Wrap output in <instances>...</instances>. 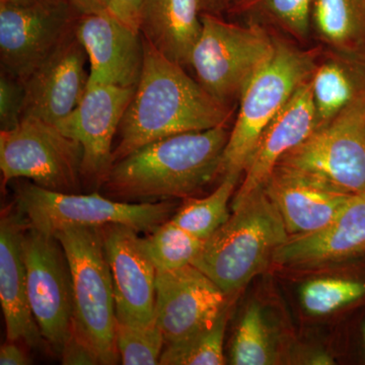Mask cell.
Wrapping results in <instances>:
<instances>
[{
	"label": "cell",
	"instance_id": "6da1fadb",
	"mask_svg": "<svg viewBox=\"0 0 365 365\" xmlns=\"http://www.w3.org/2000/svg\"><path fill=\"white\" fill-rule=\"evenodd\" d=\"M143 40V71L118 129L113 163L165 137L228 124L234 114L230 105L213 97L184 66Z\"/></svg>",
	"mask_w": 365,
	"mask_h": 365
},
{
	"label": "cell",
	"instance_id": "7a4b0ae2",
	"mask_svg": "<svg viewBox=\"0 0 365 365\" xmlns=\"http://www.w3.org/2000/svg\"><path fill=\"white\" fill-rule=\"evenodd\" d=\"M230 135L225 124L153 141L113 163L101 187L125 202L187 198L222 174Z\"/></svg>",
	"mask_w": 365,
	"mask_h": 365
},
{
	"label": "cell",
	"instance_id": "3957f363",
	"mask_svg": "<svg viewBox=\"0 0 365 365\" xmlns=\"http://www.w3.org/2000/svg\"><path fill=\"white\" fill-rule=\"evenodd\" d=\"M227 222L205 240L192 265L227 297L263 272L274 253L289 239L279 211L264 191L253 192Z\"/></svg>",
	"mask_w": 365,
	"mask_h": 365
},
{
	"label": "cell",
	"instance_id": "277c9868",
	"mask_svg": "<svg viewBox=\"0 0 365 365\" xmlns=\"http://www.w3.org/2000/svg\"><path fill=\"white\" fill-rule=\"evenodd\" d=\"M317 49L302 50L274 36L273 51L242 91L239 114L223 153L222 175L242 176L261 134L311 78L319 61Z\"/></svg>",
	"mask_w": 365,
	"mask_h": 365
},
{
	"label": "cell",
	"instance_id": "5b68a950",
	"mask_svg": "<svg viewBox=\"0 0 365 365\" xmlns=\"http://www.w3.org/2000/svg\"><path fill=\"white\" fill-rule=\"evenodd\" d=\"M53 235L61 244L71 268L73 332L98 364H116V304L101 227L68 225Z\"/></svg>",
	"mask_w": 365,
	"mask_h": 365
},
{
	"label": "cell",
	"instance_id": "8992f818",
	"mask_svg": "<svg viewBox=\"0 0 365 365\" xmlns=\"http://www.w3.org/2000/svg\"><path fill=\"white\" fill-rule=\"evenodd\" d=\"M200 36L189 66L201 86L220 102L230 105L241 97L261 66L273 51L274 36L256 21L241 26L201 14Z\"/></svg>",
	"mask_w": 365,
	"mask_h": 365
},
{
	"label": "cell",
	"instance_id": "52a82bcc",
	"mask_svg": "<svg viewBox=\"0 0 365 365\" xmlns=\"http://www.w3.org/2000/svg\"><path fill=\"white\" fill-rule=\"evenodd\" d=\"M16 205L29 227L49 235L68 225L102 227L113 223L150 234L170 220L175 210L170 201L125 202L98 193L50 191L33 182L18 184Z\"/></svg>",
	"mask_w": 365,
	"mask_h": 365
},
{
	"label": "cell",
	"instance_id": "ba28073f",
	"mask_svg": "<svg viewBox=\"0 0 365 365\" xmlns=\"http://www.w3.org/2000/svg\"><path fill=\"white\" fill-rule=\"evenodd\" d=\"M83 148L56 125L23 118L11 130L0 131L2 188L26 179L60 193H78L83 177Z\"/></svg>",
	"mask_w": 365,
	"mask_h": 365
},
{
	"label": "cell",
	"instance_id": "9c48e42d",
	"mask_svg": "<svg viewBox=\"0 0 365 365\" xmlns=\"http://www.w3.org/2000/svg\"><path fill=\"white\" fill-rule=\"evenodd\" d=\"M279 163L313 175L346 193L365 191V93L288 151Z\"/></svg>",
	"mask_w": 365,
	"mask_h": 365
},
{
	"label": "cell",
	"instance_id": "30bf717a",
	"mask_svg": "<svg viewBox=\"0 0 365 365\" xmlns=\"http://www.w3.org/2000/svg\"><path fill=\"white\" fill-rule=\"evenodd\" d=\"M31 311L53 351L61 354L74 328L71 268L58 240L26 227L23 240Z\"/></svg>",
	"mask_w": 365,
	"mask_h": 365
},
{
	"label": "cell",
	"instance_id": "8fae6325",
	"mask_svg": "<svg viewBox=\"0 0 365 365\" xmlns=\"http://www.w3.org/2000/svg\"><path fill=\"white\" fill-rule=\"evenodd\" d=\"M81 16L64 0L35 6L0 4L1 71L25 83L73 31Z\"/></svg>",
	"mask_w": 365,
	"mask_h": 365
},
{
	"label": "cell",
	"instance_id": "7c38bea8",
	"mask_svg": "<svg viewBox=\"0 0 365 365\" xmlns=\"http://www.w3.org/2000/svg\"><path fill=\"white\" fill-rule=\"evenodd\" d=\"M135 88L88 86L78 107L55 124L62 133L81 144L85 181L102 186L113 165V140Z\"/></svg>",
	"mask_w": 365,
	"mask_h": 365
},
{
	"label": "cell",
	"instance_id": "4fadbf2b",
	"mask_svg": "<svg viewBox=\"0 0 365 365\" xmlns=\"http://www.w3.org/2000/svg\"><path fill=\"white\" fill-rule=\"evenodd\" d=\"M114 285L117 322L150 327L155 322L157 269L144 248L143 237L125 225L101 227Z\"/></svg>",
	"mask_w": 365,
	"mask_h": 365
},
{
	"label": "cell",
	"instance_id": "5bb4252c",
	"mask_svg": "<svg viewBox=\"0 0 365 365\" xmlns=\"http://www.w3.org/2000/svg\"><path fill=\"white\" fill-rule=\"evenodd\" d=\"M155 285V322L165 344L211 328L227 309V295L193 265L158 272Z\"/></svg>",
	"mask_w": 365,
	"mask_h": 365
},
{
	"label": "cell",
	"instance_id": "9a60e30c",
	"mask_svg": "<svg viewBox=\"0 0 365 365\" xmlns=\"http://www.w3.org/2000/svg\"><path fill=\"white\" fill-rule=\"evenodd\" d=\"M74 32L90 60L88 86L136 88L144 57L140 31L106 11L81 14Z\"/></svg>",
	"mask_w": 365,
	"mask_h": 365
},
{
	"label": "cell",
	"instance_id": "2e32d148",
	"mask_svg": "<svg viewBox=\"0 0 365 365\" xmlns=\"http://www.w3.org/2000/svg\"><path fill=\"white\" fill-rule=\"evenodd\" d=\"M86 59L85 48L73 29L26 78L24 118H38L55 125L68 116L88 88Z\"/></svg>",
	"mask_w": 365,
	"mask_h": 365
},
{
	"label": "cell",
	"instance_id": "e0dca14e",
	"mask_svg": "<svg viewBox=\"0 0 365 365\" xmlns=\"http://www.w3.org/2000/svg\"><path fill=\"white\" fill-rule=\"evenodd\" d=\"M263 189L279 211L289 237L321 230L352 195L313 175L280 163L264 182Z\"/></svg>",
	"mask_w": 365,
	"mask_h": 365
},
{
	"label": "cell",
	"instance_id": "ac0fdd59",
	"mask_svg": "<svg viewBox=\"0 0 365 365\" xmlns=\"http://www.w3.org/2000/svg\"><path fill=\"white\" fill-rule=\"evenodd\" d=\"M365 253V191L352 194L328 225L309 235L289 237L273 262L287 267H318Z\"/></svg>",
	"mask_w": 365,
	"mask_h": 365
},
{
	"label": "cell",
	"instance_id": "d6986e66",
	"mask_svg": "<svg viewBox=\"0 0 365 365\" xmlns=\"http://www.w3.org/2000/svg\"><path fill=\"white\" fill-rule=\"evenodd\" d=\"M309 79L297 88L289 102L261 134L245 170L241 187L232 202V210L263 187L288 151L304 143L316 131V111Z\"/></svg>",
	"mask_w": 365,
	"mask_h": 365
},
{
	"label": "cell",
	"instance_id": "ffe728a7",
	"mask_svg": "<svg viewBox=\"0 0 365 365\" xmlns=\"http://www.w3.org/2000/svg\"><path fill=\"white\" fill-rule=\"evenodd\" d=\"M28 227L18 210L2 213L0 222V302L6 341L40 347L43 338L31 311L24 257V235Z\"/></svg>",
	"mask_w": 365,
	"mask_h": 365
},
{
	"label": "cell",
	"instance_id": "44dd1931",
	"mask_svg": "<svg viewBox=\"0 0 365 365\" xmlns=\"http://www.w3.org/2000/svg\"><path fill=\"white\" fill-rule=\"evenodd\" d=\"M201 14L199 0H144L139 31L167 58L189 66L202 29Z\"/></svg>",
	"mask_w": 365,
	"mask_h": 365
},
{
	"label": "cell",
	"instance_id": "7402d4cb",
	"mask_svg": "<svg viewBox=\"0 0 365 365\" xmlns=\"http://www.w3.org/2000/svg\"><path fill=\"white\" fill-rule=\"evenodd\" d=\"M309 81L319 129L365 93V62L331 51Z\"/></svg>",
	"mask_w": 365,
	"mask_h": 365
},
{
	"label": "cell",
	"instance_id": "603a6c76",
	"mask_svg": "<svg viewBox=\"0 0 365 365\" xmlns=\"http://www.w3.org/2000/svg\"><path fill=\"white\" fill-rule=\"evenodd\" d=\"M311 23L330 51L365 62V0H314Z\"/></svg>",
	"mask_w": 365,
	"mask_h": 365
},
{
	"label": "cell",
	"instance_id": "cb8c5ba5",
	"mask_svg": "<svg viewBox=\"0 0 365 365\" xmlns=\"http://www.w3.org/2000/svg\"><path fill=\"white\" fill-rule=\"evenodd\" d=\"M240 178L239 175H225L220 186L210 195L189 200L170 220L194 237L205 241L230 217L228 203Z\"/></svg>",
	"mask_w": 365,
	"mask_h": 365
},
{
	"label": "cell",
	"instance_id": "d4e9b609",
	"mask_svg": "<svg viewBox=\"0 0 365 365\" xmlns=\"http://www.w3.org/2000/svg\"><path fill=\"white\" fill-rule=\"evenodd\" d=\"M143 240L157 272L192 265L204 242L170 220L158 225Z\"/></svg>",
	"mask_w": 365,
	"mask_h": 365
},
{
	"label": "cell",
	"instance_id": "484cf974",
	"mask_svg": "<svg viewBox=\"0 0 365 365\" xmlns=\"http://www.w3.org/2000/svg\"><path fill=\"white\" fill-rule=\"evenodd\" d=\"M314 0H235V13L246 14L253 20L267 21L297 40H306L312 28Z\"/></svg>",
	"mask_w": 365,
	"mask_h": 365
},
{
	"label": "cell",
	"instance_id": "4316f807",
	"mask_svg": "<svg viewBox=\"0 0 365 365\" xmlns=\"http://www.w3.org/2000/svg\"><path fill=\"white\" fill-rule=\"evenodd\" d=\"M227 323V309L217 322L202 332L179 342L167 344L160 356L162 365L225 364L223 342Z\"/></svg>",
	"mask_w": 365,
	"mask_h": 365
},
{
	"label": "cell",
	"instance_id": "83f0119b",
	"mask_svg": "<svg viewBox=\"0 0 365 365\" xmlns=\"http://www.w3.org/2000/svg\"><path fill=\"white\" fill-rule=\"evenodd\" d=\"M232 364L268 365L275 362L273 343L260 306L253 304L245 312L232 344Z\"/></svg>",
	"mask_w": 365,
	"mask_h": 365
},
{
	"label": "cell",
	"instance_id": "f1b7e54d",
	"mask_svg": "<svg viewBox=\"0 0 365 365\" xmlns=\"http://www.w3.org/2000/svg\"><path fill=\"white\" fill-rule=\"evenodd\" d=\"M364 295L365 283L342 278L309 281L300 289L302 307L313 316L332 314L362 299Z\"/></svg>",
	"mask_w": 365,
	"mask_h": 365
},
{
	"label": "cell",
	"instance_id": "f546056e",
	"mask_svg": "<svg viewBox=\"0 0 365 365\" xmlns=\"http://www.w3.org/2000/svg\"><path fill=\"white\" fill-rule=\"evenodd\" d=\"M165 338L157 323L134 327L117 322L116 346L124 365L160 364Z\"/></svg>",
	"mask_w": 365,
	"mask_h": 365
},
{
	"label": "cell",
	"instance_id": "4dcf8cb0",
	"mask_svg": "<svg viewBox=\"0 0 365 365\" xmlns=\"http://www.w3.org/2000/svg\"><path fill=\"white\" fill-rule=\"evenodd\" d=\"M26 106V86L21 79L1 71L0 76V131L20 125Z\"/></svg>",
	"mask_w": 365,
	"mask_h": 365
},
{
	"label": "cell",
	"instance_id": "1f68e13d",
	"mask_svg": "<svg viewBox=\"0 0 365 365\" xmlns=\"http://www.w3.org/2000/svg\"><path fill=\"white\" fill-rule=\"evenodd\" d=\"M60 357L62 364H100L96 355L74 332L67 341Z\"/></svg>",
	"mask_w": 365,
	"mask_h": 365
},
{
	"label": "cell",
	"instance_id": "d6a6232c",
	"mask_svg": "<svg viewBox=\"0 0 365 365\" xmlns=\"http://www.w3.org/2000/svg\"><path fill=\"white\" fill-rule=\"evenodd\" d=\"M143 2L144 0H111L108 11L127 26L139 31Z\"/></svg>",
	"mask_w": 365,
	"mask_h": 365
},
{
	"label": "cell",
	"instance_id": "836d02e7",
	"mask_svg": "<svg viewBox=\"0 0 365 365\" xmlns=\"http://www.w3.org/2000/svg\"><path fill=\"white\" fill-rule=\"evenodd\" d=\"M20 342L6 341L0 349V364L1 365H26L31 360L24 348L19 345Z\"/></svg>",
	"mask_w": 365,
	"mask_h": 365
},
{
	"label": "cell",
	"instance_id": "e575fe53",
	"mask_svg": "<svg viewBox=\"0 0 365 365\" xmlns=\"http://www.w3.org/2000/svg\"><path fill=\"white\" fill-rule=\"evenodd\" d=\"M81 14L102 13L109 9L111 0H66Z\"/></svg>",
	"mask_w": 365,
	"mask_h": 365
},
{
	"label": "cell",
	"instance_id": "d590c367",
	"mask_svg": "<svg viewBox=\"0 0 365 365\" xmlns=\"http://www.w3.org/2000/svg\"><path fill=\"white\" fill-rule=\"evenodd\" d=\"M202 13L215 14L225 6H232L235 0H199Z\"/></svg>",
	"mask_w": 365,
	"mask_h": 365
},
{
	"label": "cell",
	"instance_id": "8d00e7d4",
	"mask_svg": "<svg viewBox=\"0 0 365 365\" xmlns=\"http://www.w3.org/2000/svg\"><path fill=\"white\" fill-rule=\"evenodd\" d=\"M59 1H62V0H0V4L16 6H43V4H56V2Z\"/></svg>",
	"mask_w": 365,
	"mask_h": 365
},
{
	"label": "cell",
	"instance_id": "74e56055",
	"mask_svg": "<svg viewBox=\"0 0 365 365\" xmlns=\"http://www.w3.org/2000/svg\"><path fill=\"white\" fill-rule=\"evenodd\" d=\"M364 344H365V325L364 327Z\"/></svg>",
	"mask_w": 365,
	"mask_h": 365
}]
</instances>
